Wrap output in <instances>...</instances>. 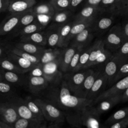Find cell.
<instances>
[{
    "label": "cell",
    "mask_w": 128,
    "mask_h": 128,
    "mask_svg": "<svg viewBox=\"0 0 128 128\" xmlns=\"http://www.w3.org/2000/svg\"><path fill=\"white\" fill-rule=\"evenodd\" d=\"M25 12L10 13V14L7 16L0 24V35L4 36L15 30L19 24L21 17Z\"/></svg>",
    "instance_id": "14"
},
{
    "label": "cell",
    "mask_w": 128,
    "mask_h": 128,
    "mask_svg": "<svg viewBox=\"0 0 128 128\" xmlns=\"http://www.w3.org/2000/svg\"><path fill=\"white\" fill-rule=\"evenodd\" d=\"M0 128H12V127L8 123L0 120Z\"/></svg>",
    "instance_id": "54"
},
{
    "label": "cell",
    "mask_w": 128,
    "mask_h": 128,
    "mask_svg": "<svg viewBox=\"0 0 128 128\" xmlns=\"http://www.w3.org/2000/svg\"><path fill=\"white\" fill-rule=\"evenodd\" d=\"M102 0H85L83 4V6H90L98 8L99 4L100 3Z\"/></svg>",
    "instance_id": "51"
},
{
    "label": "cell",
    "mask_w": 128,
    "mask_h": 128,
    "mask_svg": "<svg viewBox=\"0 0 128 128\" xmlns=\"http://www.w3.org/2000/svg\"><path fill=\"white\" fill-rule=\"evenodd\" d=\"M14 46L27 52L38 56L40 58L43 52L46 49L42 46L38 45L30 42L20 41V42L16 43L14 44Z\"/></svg>",
    "instance_id": "29"
},
{
    "label": "cell",
    "mask_w": 128,
    "mask_h": 128,
    "mask_svg": "<svg viewBox=\"0 0 128 128\" xmlns=\"http://www.w3.org/2000/svg\"><path fill=\"white\" fill-rule=\"evenodd\" d=\"M20 116L14 105L10 100H6L0 104V120L9 124L12 128Z\"/></svg>",
    "instance_id": "7"
},
{
    "label": "cell",
    "mask_w": 128,
    "mask_h": 128,
    "mask_svg": "<svg viewBox=\"0 0 128 128\" xmlns=\"http://www.w3.org/2000/svg\"><path fill=\"white\" fill-rule=\"evenodd\" d=\"M98 8L101 13L110 14L116 16H122L123 10L120 0H102Z\"/></svg>",
    "instance_id": "15"
},
{
    "label": "cell",
    "mask_w": 128,
    "mask_h": 128,
    "mask_svg": "<svg viewBox=\"0 0 128 128\" xmlns=\"http://www.w3.org/2000/svg\"><path fill=\"white\" fill-rule=\"evenodd\" d=\"M10 46H8V44H6L4 42L2 41L0 42V58L6 57L7 54L9 51Z\"/></svg>",
    "instance_id": "48"
},
{
    "label": "cell",
    "mask_w": 128,
    "mask_h": 128,
    "mask_svg": "<svg viewBox=\"0 0 128 128\" xmlns=\"http://www.w3.org/2000/svg\"><path fill=\"white\" fill-rule=\"evenodd\" d=\"M72 0H50L55 11L69 10Z\"/></svg>",
    "instance_id": "42"
},
{
    "label": "cell",
    "mask_w": 128,
    "mask_h": 128,
    "mask_svg": "<svg viewBox=\"0 0 128 128\" xmlns=\"http://www.w3.org/2000/svg\"><path fill=\"white\" fill-rule=\"evenodd\" d=\"M128 116V106L122 108L116 111L110 116L106 120L105 124L109 126L121 120Z\"/></svg>",
    "instance_id": "37"
},
{
    "label": "cell",
    "mask_w": 128,
    "mask_h": 128,
    "mask_svg": "<svg viewBox=\"0 0 128 128\" xmlns=\"http://www.w3.org/2000/svg\"><path fill=\"white\" fill-rule=\"evenodd\" d=\"M127 61L128 60L120 58L115 54H113L112 56L105 64L103 70L108 77V86H112L113 84L114 80L119 68L122 64Z\"/></svg>",
    "instance_id": "9"
},
{
    "label": "cell",
    "mask_w": 128,
    "mask_h": 128,
    "mask_svg": "<svg viewBox=\"0 0 128 128\" xmlns=\"http://www.w3.org/2000/svg\"><path fill=\"white\" fill-rule=\"evenodd\" d=\"M62 49L63 48H50L45 49L40 56L39 64L42 65L58 59L60 56Z\"/></svg>",
    "instance_id": "31"
},
{
    "label": "cell",
    "mask_w": 128,
    "mask_h": 128,
    "mask_svg": "<svg viewBox=\"0 0 128 128\" xmlns=\"http://www.w3.org/2000/svg\"><path fill=\"white\" fill-rule=\"evenodd\" d=\"M103 68L98 70H93L92 69L75 96L80 98H86L87 95L90 90L94 81Z\"/></svg>",
    "instance_id": "18"
},
{
    "label": "cell",
    "mask_w": 128,
    "mask_h": 128,
    "mask_svg": "<svg viewBox=\"0 0 128 128\" xmlns=\"http://www.w3.org/2000/svg\"><path fill=\"white\" fill-rule=\"evenodd\" d=\"M84 48H78L74 54V55L72 60L70 62V64L68 70L67 72H74L76 70V66L78 64L80 57V54L84 50Z\"/></svg>",
    "instance_id": "44"
},
{
    "label": "cell",
    "mask_w": 128,
    "mask_h": 128,
    "mask_svg": "<svg viewBox=\"0 0 128 128\" xmlns=\"http://www.w3.org/2000/svg\"><path fill=\"white\" fill-rule=\"evenodd\" d=\"M61 24L52 23L45 30L47 44L50 48L58 47L60 39V30Z\"/></svg>",
    "instance_id": "24"
},
{
    "label": "cell",
    "mask_w": 128,
    "mask_h": 128,
    "mask_svg": "<svg viewBox=\"0 0 128 128\" xmlns=\"http://www.w3.org/2000/svg\"><path fill=\"white\" fill-rule=\"evenodd\" d=\"M32 10L36 16L37 20L45 26L52 20L55 12L54 7L49 2L36 4Z\"/></svg>",
    "instance_id": "8"
},
{
    "label": "cell",
    "mask_w": 128,
    "mask_h": 128,
    "mask_svg": "<svg viewBox=\"0 0 128 128\" xmlns=\"http://www.w3.org/2000/svg\"><path fill=\"white\" fill-rule=\"evenodd\" d=\"M115 17V16L108 13L99 14L92 25L95 34L100 36L108 31L113 26Z\"/></svg>",
    "instance_id": "10"
},
{
    "label": "cell",
    "mask_w": 128,
    "mask_h": 128,
    "mask_svg": "<svg viewBox=\"0 0 128 128\" xmlns=\"http://www.w3.org/2000/svg\"><path fill=\"white\" fill-rule=\"evenodd\" d=\"M84 1L85 0H72L69 10L74 12L80 6H82Z\"/></svg>",
    "instance_id": "49"
},
{
    "label": "cell",
    "mask_w": 128,
    "mask_h": 128,
    "mask_svg": "<svg viewBox=\"0 0 128 128\" xmlns=\"http://www.w3.org/2000/svg\"><path fill=\"white\" fill-rule=\"evenodd\" d=\"M122 16H124V18L128 17V4L127 5V6L126 7L125 9L124 10V11L122 14Z\"/></svg>",
    "instance_id": "56"
},
{
    "label": "cell",
    "mask_w": 128,
    "mask_h": 128,
    "mask_svg": "<svg viewBox=\"0 0 128 128\" xmlns=\"http://www.w3.org/2000/svg\"><path fill=\"white\" fill-rule=\"evenodd\" d=\"M45 97L62 110L70 125L83 108L94 105V100L74 94L64 78L60 83L48 86Z\"/></svg>",
    "instance_id": "1"
},
{
    "label": "cell",
    "mask_w": 128,
    "mask_h": 128,
    "mask_svg": "<svg viewBox=\"0 0 128 128\" xmlns=\"http://www.w3.org/2000/svg\"><path fill=\"white\" fill-rule=\"evenodd\" d=\"M46 26L41 24L36 18L31 24L24 26L17 32V34L20 36L30 34L36 32L43 30Z\"/></svg>",
    "instance_id": "33"
},
{
    "label": "cell",
    "mask_w": 128,
    "mask_h": 128,
    "mask_svg": "<svg viewBox=\"0 0 128 128\" xmlns=\"http://www.w3.org/2000/svg\"><path fill=\"white\" fill-rule=\"evenodd\" d=\"M128 87V76L120 80L108 90H104L94 100V105L98 103L102 100L107 98L122 94L124 90Z\"/></svg>",
    "instance_id": "11"
},
{
    "label": "cell",
    "mask_w": 128,
    "mask_h": 128,
    "mask_svg": "<svg viewBox=\"0 0 128 128\" xmlns=\"http://www.w3.org/2000/svg\"><path fill=\"white\" fill-rule=\"evenodd\" d=\"M122 94H119L106 98L98 102L96 108L99 114H101L110 110L114 106L121 102Z\"/></svg>",
    "instance_id": "26"
},
{
    "label": "cell",
    "mask_w": 128,
    "mask_h": 128,
    "mask_svg": "<svg viewBox=\"0 0 128 128\" xmlns=\"http://www.w3.org/2000/svg\"><path fill=\"white\" fill-rule=\"evenodd\" d=\"M104 49L105 46L104 38H98L95 40L92 44V49L90 53L88 60L83 69L88 68L94 66L95 61Z\"/></svg>",
    "instance_id": "25"
},
{
    "label": "cell",
    "mask_w": 128,
    "mask_h": 128,
    "mask_svg": "<svg viewBox=\"0 0 128 128\" xmlns=\"http://www.w3.org/2000/svg\"><path fill=\"white\" fill-rule=\"evenodd\" d=\"M74 16V12L70 10L55 11L52 22V23L62 24L73 20Z\"/></svg>",
    "instance_id": "32"
},
{
    "label": "cell",
    "mask_w": 128,
    "mask_h": 128,
    "mask_svg": "<svg viewBox=\"0 0 128 128\" xmlns=\"http://www.w3.org/2000/svg\"><path fill=\"white\" fill-rule=\"evenodd\" d=\"M101 12L98 7L90 6H83L82 8L74 14V20H82L95 19Z\"/></svg>",
    "instance_id": "23"
},
{
    "label": "cell",
    "mask_w": 128,
    "mask_h": 128,
    "mask_svg": "<svg viewBox=\"0 0 128 128\" xmlns=\"http://www.w3.org/2000/svg\"><path fill=\"white\" fill-rule=\"evenodd\" d=\"M78 48L72 45L63 48L59 62V69L62 72H67L72 58Z\"/></svg>",
    "instance_id": "19"
},
{
    "label": "cell",
    "mask_w": 128,
    "mask_h": 128,
    "mask_svg": "<svg viewBox=\"0 0 128 128\" xmlns=\"http://www.w3.org/2000/svg\"><path fill=\"white\" fill-rule=\"evenodd\" d=\"M91 70L89 68H84L76 72H66L63 76V78L74 94L76 95Z\"/></svg>",
    "instance_id": "5"
},
{
    "label": "cell",
    "mask_w": 128,
    "mask_h": 128,
    "mask_svg": "<svg viewBox=\"0 0 128 128\" xmlns=\"http://www.w3.org/2000/svg\"><path fill=\"white\" fill-rule=\"evenodd\" d=\"M120 58L128 60V38H127L121 47L114 53Z\"/></svg>",
    "instance_id": "46"
},
{
    "label": "cell",
    "mask_w": 128,
    "mask_h": 128,
    "mask_svg": "<svg viewBox=\"0 0 128 128\" xmlns=\"http://www.w3.org/2000/svg\"><path fill=\"white\" fill-rule=\"evenodd\" d=\"M34 100L40 107L46 120L50 122L49 124L57 123L62 124L66 117L60 110L46 99L37 98Z\"/></svg>",
    "instance_id": "4"
},
{
    "label": "cell",
    "mask_w": 128,
    "mask_h": 128,
    "mask_svg": "<svg viewBox=\"0 0 128 128\" xmlns=\"http://www.w3.org/2000/svg\"><path fill=\"white\" fill-rule=\"evenodd\" d=\"M94 35L92 26H90L76 35L70 44L78 48H84L90 46L89 44Z\"/></svg>",
    "instance_id": "13"
},
{
    "label": "cell",
    "mask_w": 128,
    "mask_h": 128,
    "mask_svg": "<svg viewBox=\"0 0 128 128\" xmlns=\"http://www.w3.org/2000/svg\"><path fill=\"white\" fill-rule=\"evenodd\" d=\"M60 58V57L55 60L40 65L43 76L48 80L50 85L58 84L63 79L62 72L59 69Z\"/></svg>",
    "instance_id": "6"
},
{
    "label": "cell",
    "mask_w": 128,
    "mask_h": 128,
    "mask_svg": "<svg viewBox=\"0 0 128 128\" xmlns=\"http://www.w3.org/2000/svg\"><path fill=\"white\" fill-rule=\"evenodd\" d=\"M127 39L121 24L114 25L104 38L106 48L112 53L116 52Z\"/></svg>",
    "instance_id": "3"
},
{
    "label": "cell",
    "mask_w": 128,
    "mask_h": 128,
    "mask_svg": "<svg viewBox=\"0 0 128 128\" xmlns=\"http://www.w3.org/2000/svg\"><path fill=\"white\" fill-rule=\"evenodd\" d=\"M36 4V0H11L8 12L10 13L25 12L32 9Z\"/></svg>",
    "instance_id": "21"
},
{
    "label": "cell",
    "mask_w": 128,
    "mask_h": 128,
    "mask_svg": "<svg viewBox=\"0 0 128 128\" xmlns=\"http://www.w3.org/2000/svg\"><path fill=\"white\" fill-rule=\"evenodd\" d=\"M36 18V16L32 10V8L26 12L21 17L19 24L15 29L17 32L24 26L31 24Z\"/></svg>",
    "instance_id": "36"
},
{
    "label": "cell",
    "mask_w": 128,
    "mask_h": 128,
    "mask_svg": "<svg viewBox=\"0 0 128 128\" xmlns=\"http://www.w3.org/2000/svg\"><path fill=\"white\" fill-rule=\"evenodd\" d=\"M9 52H13L16 54H18L20 56H21L24 58L30 61L31 62H33L34 64H35L37 65L39 64L40 62V57L31 54L30 53L27 52L25 51H24L22 50H20L15 46H10V48L9 50Z\"/></svg>",
    "instance_id": "38"
},
{
    "label": "cell",
    "mask_w": 128,
    "mask_h": 128,
    "mask_svg": "<svg viewBox=\"0 0 128 128\" xmlns=\"http://www.w3.org/2000/svg\"><path fill=\"white\" fill-rule=\"evenodd\" d=\"M120 2H121V3H122V8H123L122 12V13L124 11V10L125 9L126 7L128 4V0H120Z\"/></svg>",
    "instance_id": "55"
},
{
    "label": "cell",
    "mask_w": 128,
    "mask_h": 128,
    "mask_svg": "<svg viewBox=\"0 0 128 128\" xmlns=\"http://www.w3.org/2000/svg\"><path fill=\"white\" fill-rule=\"evenodd\" d=\"M22 74L0 68V78L14 86H22L26 84V79Z\"/></svg>",
    "instance_id": "22"
},
{
    "label": "cell",
    "mask_w": 128,
    "mask_h": 128,
    "mask_svg": "<svg viewBox=\"0 0 128 128\" xmlns=\"http://www.w3.org/2000/svg\"><path fill=\"white\" fill-rule=\"evenodd\" d=\"M112 54L113 53L110 52L105 48V49L103 50V52L100 54L95 61L94 66L103 65L104 66L106 62L112 56Z\"/></svg>",
    "instance_id": "43"
},
{
    "label": "cell",
    "mask_w": 128,
    "mask_h": 128,
    "mask_svg": "<svg viewBox=\"0 0 128 128\" xmlns=\"http://www.w3.org/2000/svg\"><path fill=\"white\" fill-rule=\"evenodd\" d=\"M11 0H0V12L1 13L8 11Z\"/></svg>",
    "instance_id": "50"
},
{
    "label": "cell",
    "mask_w": 128,
    "mask_h": 128,
    "mask_svg": "<svg viewBox=\"0 0 128 128\" xmlns=\"http://www.w3.org/2000/svg\"><path fill=\"white\" fill-rule=\"evenodd\" d=\"M26 83L29 90L33 94H38L46 89L50 84L42 76H30L27 78Z\"/></svg>",
    "instance_id": "17"
},
{
    "label": "cell",
    "mask_w": 128,
    "mask_h": 128,
    "mask_svg": "<svg viewBox=\"0 0 128 128\" xmlns=\"http://www.w3.org/2000/svg\"><path fill=\"white\" fill-rule=\"evenodd\" d=\"M128 116L109 126L108 127L110 128H126V127H128Z\"/></svg>",
    "instance_id": "47"
},
{
    "label": "cell",
    "mask_w": 128,
    "mask_h": 128,
    "mask_svg": "<svg viewBox=\"0 0 128 128\" xmlns=\"http://www.w3.org/2000/svg\"><path fill=\"white\" fill-rule=\"evenodd\" d=\"M95 19L82 20H74V23L71 28L70 32L65 42L64 48L68 46L72 39L75 36H76V35H77L80 32L86 28L92 26Z\"/></svg>",
    "instance_id": "20"
},
{
    "label": "cell",
    "mask_w": 128,
    "mask_h": 128,
    "mask_svg": "<svg viewBox=\"0 0 128 128\" xmlns=\"http://www.w3.org/2000/svg\"><path fill=\"white\" fill-rule=\"evenodd\" d=\"M47 127L46 120H28L20 117L13 126V128H45Z\"/></svg>",
    "instance_id": "28"
},
{
    "label": "cell",
    "mask_w": 128,
    "mask_h": 128,
    "mask_svg": "<svg viewBox=\"0 0 128 128\" xmlns=\"http://www.w3.org/2000/svg\"><path fill=\"white\" fill-rule=\"evenodd\" d=\"M128 102V87L122 93L121 102Z\"/></svg>",
    "instance_id": "53"
},
{
    "label": "cell",
    "mask_w": 128,
    "mask_h": 128,
    "mask_svg": "<svg viewBox=\"0 0 128 128\" xmlns=\"http://www.w3.org/2000/svg\"><path fill=\"white\" fill-rule=\"evenodd\" d=\"M1 68L5 70L24 74L26 72L8 56L0 58Z\"/></svg>",
    "instance_id": "35"
},
{
    "label": "cell",
    "mask_w": 128,
    "mask_h": 128,
    "mask_svg": "<svg viewBox=\"0 0 128 128\" xmlns=\"http://www.w3.org/2000/svg\"><path fill=\"white\" fill-rule=\"evenodd\" d=\"M108 85V78L103 69L94 81L90 90L87 95L86 98L94 100L101 92L105 87Z\"/></svg>",
    "instance_id": "16"
},
{
    "label": "cell",
    "mask_w": 128,
    "mask_h": 128,
    "mask_svg": "<svg viewBox=\"0 0 128 128\" xmlns=\"http://www.w3.org/2000/svg\"><path fill=\"white\" fill-rule=\"evenodd\" d=\"M24 100L30 110L38 118L42 120H46L40 107L34 102V99H32L31 97L28 96L24 99Z\"/></svg>",
    "instance_id": "39"
},
{
    "label": "cell",
    "mask_w": 128,
    "mask_h": 128,
    "mask_svg": "<svg viewBox=\"0 0 128 128\" xmlns=\"http://www.w3.org/2000/svg\"><path fill=\"white\" fill-rule=\"evenodd\" d=\"M128 76V61L124 63L119 68L114 80L113 84L120 80Z\"/></svg>",
    "instance_id": "45"
},
{
    "label": "cell",
    "mask_w": 128,
    "mask_h": 128,
    "mask_svg": "<svg viewBox=\"0 0 128 128\" xmlns=\"http://www.w3.org/2000/svg\"><path fill=\"white\" fill-rule=\"evenodd\" d=\"M20 41L30 42L42 46L47 44L45 30L38 31L30 34L21 36H20Z\"/></svg>",
    "instance_id": "27"
},
{
    "label": "cell",
    "mask_w": 128,
    "mask_h": 128,
    "mask_svg": "<svg viewBox=\"0 0 128 128\" xmlns=\"http://www.w3.org/2000/svg\"><path fill=\"white\" fill-rule=\"evenodd\" d=\"M100 115L96 107L93 104L86 106L79 112L71 126L88 128H101L102 126L100 122Z\"/></svg>",
    "instance_id": "2"
},
{
    "label": "cell",
    "mask_w": 128,
    "mask_h": 128,
    "mask_svg": "<svg viewBox=\"0 0 128 128\" xmlns=\"http://www.w3.org/2000/svg\"><path fill=\"white\" fill-rule=\"evenodd\" d=\"M14 85L0 78V92L2 96H6V100L14 96Z\"/></svg>",
    "instance_id": "40"
},
{
    "label": "cell",
    "mask_w": 128,
    "mask_h": 128,
    "mask_svg": "<svg viewBox=\"0 0 128 128\" xmlns=\"http://www.w3.org/2000/svg\"><path fill=\"white\" fill-rule=\"evenodd\" d=\"M6 56L22 68L26 72H30L37 66V64H34L24 58L9 51L7 54Z\"/></svg>",
    "instance_id": "30"
},
{
    "label": "cell",
    "mask_w": 128,
    "mask_h": 128,
    "mask_svg": "<svg viewBox=\"0 0 128 128\" xmlns=\"http://www.w3.org/2000/svg\"><path fill=\"white\" fill-rule=\"evenodd\" d=\"M74 20L66 23L61 24L60 30V39L58 45V48H64L66 41L69 35Z\"/></svg>",
    "instance_id": "34"
},
{
    "label": "cell",
    "mask_w": 128,
    "mask_h": 128,
    "mask_svg": "<svg viewBox=\"0 0 128 128\" xmlns=\"http://www.w3.org/2000/svg\"><path fill=\"white\" fill-rule=\"evenodd\" d=\"M92 44L90 45L89 46L84 49L80 57L79 62L75 72L83 69L84 66L86 64L90 58V53L92 49Z\"/></svg>",
    "instance_id": "41"
},
{
    "label": "cell",
    "mask_w": 128,
    "mask_h": 128,
    "mask_svg": "<svg viewBox=\"0 0 128 128\" xmlns=\"http://www.w3.org/2000/svg\"><path fill=\"white\" fill-rule=\"evenodd\" d=\"M6 100L10 101L14 105L20 118L28 120H42L30 110L26 104L24 99L18 96H14Z\"/></svg>",
    "instance_id": "12"
},
{
    "label": "cell",
    "mask_w": 128,
    "mask_h": 128,
    "mask_svg": "<svg viewBox=\"0 0 128 128\" xmlns=\"http://www.w3.org/2000/svg\"><path fill=\"white\" fill-rule=\"evenodd\" d=\"M121 24H122L124 33L126 38H128V17L126 18L125 20Z\"/></svg>",
    "instance_id": "52"
}]
</instances>
